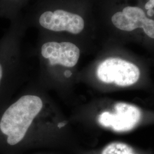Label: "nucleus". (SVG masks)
I'll list each match as a JSON object with an SVG mask.
<instances>
[{
  "label": "nucleus",
  "instance_id": "nucleus-6",
  "mask_svg": "<svg viewBox=\"0 0 154 154\" xmlns=\"http://www.w3.org/2000/svg\"><path fill=\"white\" fill-rule=\"evenodd\" d=\"M41 54L49 60L51 65H61L72 67L76 65L80 56V50L69 42H48L42 45Z\"/></svg>",
  "mask_w": 154,
  "mask_h": 154
},
{
  "label": "nucleus",
  "instance_id": "nucleus-10",
  "mask_svg": "<svg viewBox=\"0 0 154 154\" xmlns=\"http://www.w3.org/2000/svg\"><path fill=\"white\" fill-rule=\"evenodd\" d=\"M147 14L149 17H152L154 15V11L153 9L147 10Z\"/></svg>",
  "mask_w": 154,
  "mask_h": 154
},
{
  "label": "nucleus",
  "instance_id": "nucleus-4",
  "mask_svg": "<svg viewBox=\"0 0 154 154\" xmlns=\"http://www.w3.org/2000/svg\"><path fill=\"white\" fill-rule=\"evenodd\" d=\"M41 26L53 32H67L73 34L81 33L85 27L82 17L77 14L57 9L46 11L39 18Z\"/></svg>",
  "mask_w": 154,
  "mask_h": 154
},
{
  "label": "nucleus",
  "instance_id": "nucleus-3",
  "mask_svg": "<svg viewBox=\"0 0 154 154\" xmlns=\"http://www.w3.org/2000/svg\"><path fill=\"white\" fill-rule=\"evenodd\" d=\"M141 111L137 107L126 103L119 102L114 105V112L105 111L99 116V123L117 132L128 131L140 121Z\"/></svg>",
  "mask_w": 154,
  "mask_h": 154
},
{
  "label": "nucleus",
  "instance_id": "nucleus-1",
  "mask_svg": "<svg viewBox=\"0 0 154 154\" xmlns=\"http://www.w3.org/2000/svg\"><path fill=\"white\" fill-rule=\"evenodd\" d=\"M42 106L39 97L28 95L20 98L5 110L0 119V131L7 137V143L14 146L22 140Z\"/></svg>",
  "mask_w": 154,
  "mask_h": 154
},
{
  "label": "nucleus",
  "instance_id": "nucleus-5",
  "mask_svg": "<svg viewBox=\"0 0 154 154\" xmlns=\"http://www.w3.org/2000/svg\"><path fill=\"white\" fill-rule=\"evenodd\" d=\"M111 21L116 28L126 32L142 28L149 37L154 39V20L148 18L140 8L127 6L122 11L115 13Z\"/></svg>",
  "mask_w": 154,
  "mask_h": 154
},
{
  "label": "nucleus",
  "instance_id": "nucleus-8",
  "mask_svg": "<svg viewBox=\"0 0 154 154\" xmlns=\"http://www.w3.org/2000/svg\"><path fill=\"white\" fill-rule=\"evenodd\" d=\"M154 7V0H149L145 5V9L147 10L153 9Z\"/></svg>",
  "mask_w": 154,
  "mask_h": 154
},
{
  "label": "nucleus",
  "instance_id": "nucleus-7",
  "mask_svg": "<svg viewBox=\"0 0 154 154\" xmlns=\"http://www.w3.org/2000/svg\"><path fill=\"white\" fill-rule=\"evenodd\" d=\"M101 154H137L133 149L125 143L114 142L110 143L103 149Z\"/></svg>",
  "mask_w": 154,
  "mask_h": 154
},
{
  "label": "nucleus",
  "instance_id": "nucleus-2",
  "mask_svg": "<svg viewBox=\"0 0 154 154\" xmlns=\"http://www.w3.org/2000/svg\"><path fill=\"white\" fill-rule=\"evenodd\" d=\"M97 75L103 82L128 86L138 81L140 70L131 62L119 58H109L99 64Z\"/></svg>",
  "mask_w": 154,
  "mask_h": 154
},
{
  "label": "nucleus",
  "instance_id": "nucleus-9",
  "mask_svg": "<svg viewBox=\"0 0 154 154\" xmlns=\"http://www.w3.org/2000/svg\"><path fill=\"white\" fill-rule=\"evenodd\" d=\"M4 76V68L2 63L0 62V86Z\"/></svg>",
  "mask_w": 154,
  "mask_h": 154
}]
</instances>
